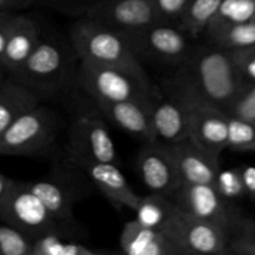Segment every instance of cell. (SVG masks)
I'll list each match as a JSON object with an SVG mask.
<instances>
[{
	"instance_id": "484cf974",
	"label": "cell",
	"mask_w": 255,
	"mask_h": 255,
	"mask_svg": "<svg viewBox=\"0 0 255 255\" xmlns=\"http://www.w3.org/2000/svg\"><path fill=\"white\" fill-rule=\"evenodd\" d=\"M253 19H255V0H222L208 27L237 24Z\"/></svg>"
},
{
	"instance_id": "ba28073f",
	"label": "cell",
	"mask_w": 255,
	"mask_h": 255,
	"mask_svg": "<svg viewBox=\"0 0 255 255\" xmlns=\"http://www.w3.org/2000/svg\"><path fill=\"white\" fill-rule=\"evenodd\" d=\"M124 35L138 56L144 55L168 64L181 65L194 50L191 37L177 25L166 21H156L143 29Z\"/></svg>"
},
{
	"instance_id": "4dcf8cb0",
	"label": "cell",
	"mask_w": 255,
	"mask_h": 255,
	"mask_svg": "<svg viewBox=\"0 0 255 255\" xmlns=\"http://www.w3.org/2000/svg\"><path fill=\"white\" fill-rule=\"evenodd\" d=\"M226 112L231 116L255 122V84H244Z\"/></svg>"
},
{
	"instance_id": "8fae6325",
	"label": "cell",
	"mask_w": 255,
	"mask_h": 255,
	"mask_svg": "<svg viewBox=\"0 0 255 255\" xmlns=\"http://www.w3.org/2000/svg\"><path fill=\"white\" fill-rule=\"evenodd\" d=\"M86 17L122 34L161 21L153 0H100L89 7Z\"/></svg>"
},
{
	"instance_id": "603a6c76",
	"label": "cell",
	"mask_w": 255,
	"mask_h": 255,
	"mask_svg": "<svg viewBox=\"0 0 255 255\" xmlns=\"http://www.w3.org/2000/svg\"><path fill=\"white\" fill-rule=\"evenodd\" d=\"M177 211V204L169 197L158 193L141 197L134 213V221L147 228L163 232Z\"/></svg>"
},
{
	"instance_id": "ffe728a7",
	"label": "cell",
	"mask_w": 255,
	"mask_h": 255,
	"mask_svg": "<svg viewBox=\"0 0 255 255\" xmlns=\"http://www.w3.org/2000/svg\"><path fill=\"white\" fill-rule=\"evenodd\" d=\"M27 184L57 221L66 226L71 224L76 194L69 184L54 178L36 179Z\"/></svg>"
},
{
	"instance_id": "8d00e7d4",
	"label": "cell",
	"mask_w": 255,
	"mask_h": 255,
	"mask_svg": "<svg viewBox=\"0 0 255 255\" xmlns=\"http://www.w3.org/2000/svg\"><path fill=\"white\" fill-rule=\"evenodd\" d=\"M24 1H29V0H0V11H2V10H9L10 7L21 4Z\"/></svg>"
},
{
	"instance_id": "7a4b0ae2",
	"label": "cell",
	"mask_w": 255,
	"mask_h": 255,
	"mask_svg": "<svg viewBox=\"0 0 255 255\" xmlns=\"http://www.w3.org/2000/svg\"><path fill=\"white\" fill-rule=\"evenodd\" d=\"M71 41L80 60L146 74L128 39L106 25L85 17L72 26Z\"/></svg>"
},
{
	"instance_id": "9c48e42d",
	"label": "cell",
	"mask_w": 255,
	"mask_h": 255,
	"mask_svg": "<svg viewBox=\"0 0 255 255\" xmlns=\"http://www.w3.org/2000/svg\"><path fill=\"white\" fill-rule=\"evenodd\" d=\"M67 57L64 47L51 39H40L19 71L12 77L32 91H50L66 76Z\"/></svg>"
},
{
	"instance_id": "74e56055",
	"label": "cell",
	"mask_w": 255,
	"mask_h": 255,
	"mask_svg": "<svg viewBox=\"0 0 255 255\" xmlns=\"http://www.w3.org/2000/svg\"><path fill=\"white\" fill-rule=\"evenodd\" d=\"M5 72H6V71H5V70L2 69L1 66H0V85H1V82L4 81V79H5Z\"/></svg>"
},
{
	"instance_id": "5bb4252c",
	"label": "cell",
	"mask_w": 255,
	"mask_h": 255,
	"mask_svg": "<svg viewBox=\"0 0 255 255\" xmlns=\"http://www.w3.org/2000/svg\"><path fill=\"white\" fill-rule=\"evenodd\" d=\"M70 161L86 174L105 198L109 199L117 209H136L141 197L132 189L116 163L91 161L80 157H70Z\"/></svg>"
},
{
	"instance_id": "3957f363",
	"label": "cell",
	"mask_w": 255,
	"mask_h": 255,
	"mask_svg": "<svg viewBox=\"0 0 255 255\" xmlns=\"http://www.w3.org/2000/svg\"><path fill=\"white\" fill-rule=\"evenodd\" d=\"M77 76L80 85L95 102L148 100L158 91L147 74H138L114 65L81 60Z\"/></svg>"
},
{
	"instance_id": "83f0119b",
	"label": "cell",
	"mask_w": 255,
	"mask_h": 255,
	"mask_svg": "<svg viewBox=\"0 0 255 255\" xmlns=\"http://www.w3.org/2000/svg\"><path fill=\"white\" fill-rule=\"evenodd\" d=\"M227 254L255 255V221L242 217L229 236Z\"/></svg>"
},
{
	"instance_id": "30bf717a",
	"label": "cell",
	"mask_w": 255,
	"mask_h": 255,
	"mask_svg": "<svg viewBox=\"0 0 255 255\" xmlns=\"http://www.w3.org/2000/svg\"><path fill=\"white\" fill-rule=\"evenodd\" d=\"M176 92L188 106V138L212 156L219 158L227 148L228 114L212 105L197 101L192 97Z\"/></svg>"
},
{
	"instance_id": "9a60e30c",
	"label": "cell",
	"mask_w": 255,
	"mask_h": 255,
	"mask_svg": "<svg viewBox=\"0 0 255 255\" xmlns=\"http://www.w3.org/2000/svg\"><path fill=\"white\" fill-rule=\"evenodd\" d=\"M149 104L157 141L172 144L188 138V106L176 92L166 86L152 96Z\"/></svg>"
},
{
	"instance_id": "f1b7e54d",
	"label": "cell",
	"mask_w": 255,
	"mask_h": 255,
	"mask_svg": "<svg viewBox=\"0 0 255 255\" xmlns=\"http://www.w3.org/2000/svg\"><path fill=\"white\" fill-rule=\"evenodd\" d=\"M32 238L19 229L0 224V255H31Z\"/></svg>"
},
{
	"instance_id": "ac0fdd59",
	"label": "cell",
	"mask_w": 255,
	"mask_h": 255,
	"mask_svg": "<svg viewBox=\"0 0 255 255\" xmlns=\"http://www.w3.org/2000/svg\"><path fill=\"white\" fill-rule=\"evenodd\" d=\"M40 39L41 36L39 27L31 17L26 15H15L1 59L2 69L14 76L35 49Z\"/></svg>"
},
{
	"instance_id": "e575fe53",
	"label": "cell",
	"mask_w": 255,
	"mask_h": 255,
	"mask_svg": "<svg viewBox=\"0 0 255 255\" xmlns=\"http://www.w3.org/2000/svg\"><path fill=\"white\" fill-rule=\"evenodd\" d=\"M241 172L246 197H248L251 201L255 202V166L242 164Z\"/></svg>"
},
{
	"instance_id": "d4e9b609",
	"label": "cell",
	"mask_w": 255,
	"mask_h": 255,
	"mask_svg": "<svg viewBox=\"0 0 255 255\" xmlns=\"http://www.w3.org/2000/svg\"><path fill=\"white\" fill-rule=\"evenodd\" d=\"M111 252L85 246L79 242L65 241L61 234L50 233L32 239L31 255H102Z\"/></svg>"
},
{
	"instance_id": "d590c367",
	"label": "cell",
	"mask_w": 255,
	"mask_h": 255,
	"mask_svg": "<svg viewBox=\"0 0 255 255\" xmlns=\"http://www.w3.org/2000/svg\"><path fill=\"white\" fill-rule=\"evenodd\" d=\"M12 181L14 179H10L9 177L4 176L2 173H0V203L4 201V198L6 197L7 192H9L10 187H11Z\"/></svg>"
},
{
	"instance_id": "44dd1931",
	"label": "cell",
	"mask_w": 255,
	"mask_h": 255,
	"mask_svg": "<svg viewBox=\"0 0 255 255\" xmlns=\"http://www.w3.org/2000/svg\"><path fill=\"white\" fill-rule=\"evenodd\" d=\"M39 105V97L15 77L7 79L0 85V134L27 110Z\"/></svg>"
},
{
	"instance_id": "d6a6232c",
	"label": "cell",
	"mask_w": 255,
	"mask_h": 255,
	"mask_svg": "<svg viewBox=\"0 0 255 255\" xmlns=\"http://www.w3.org/2000/svg\"><path fill=\"white\" fill-rule=\"evenodd\" d=\"M161 21L177 25L189 0H153Z\"/></svg>"
},
{
	"instance_id": "5b68a950",
	"label": "cell",
	"mask_w": 255,
	"mask_h": 255,
	"mask_svg": "<svg viewBox=\"0 0 255 255\" xmlns=\"http://www.w3.org/2000/svg\"><path fill=\"white\" fill-rule=\"evenodd\" d=\"M57 127L56 115L36 105L0 134V156H31L47 151L56 138Z\"/></svg>"
},
{
	"instance_id": "f546056e",
	"label": "cell",
	"mask_w": 255,
	"mask_h": 255,
	"mask_svg": "<svg viewBox=\"0 0 255 255\" xmlns=\"http://www.w3.org/2000/svg\"><path fill=\"white\" fill-rule=\"evenodd\" d=\"M213 186L226 201L234 202L246 197L241 166L228 169H219Z\"/></svg>"
},
{
	"instance_id": "277c9868",
	"label": "cell",
	"mask_w": 255,
	"mask_h": 255,
	"mask_svg": "<svg viewBox=\"0 0 255 255\" xmlns=\"http://www.w3.org/2000/svg\"><path fill=\"white\" fill-rule=\"evenodd\" d=\"M0 219L35 239L44 234H64L69 226L57 221L27 182L12 181L4 201L0 203Z\"/></svg>"
},
{
	"instance_id": "836d02e7",
	"label": "cell",
	"mask_w": 255,
	"mask_h": 255,
	"mask_svg": "<svg viewBox=\"0 0 255 255\" xmlns=\"http://www.w3.org/2000/svg\"><path fill=\"white\" fill-rule=\"evenodd\" d=\"M15 15L16 14H12L9 10H2V11H0V66H1L2 55H4L7 36H9L10 30H11Z\"/></svg>"
},
{
	"instance_id": "2e32d148",
	"label": "cell",
	"mask_w": 255,
	"mask_h": 255,
	"mask_svg": "<svg viewBox=\"0 0 255 255\" xmlns=\"http://www.w3.org/2000/svg\"><path fill=\"white\" fill-rule=\"evenodd\" d=\"M152 99V97H151ZM151 99L96 102L97 107L117 128L144 142L157 141L151 119Z\"/></svg>"
},
{
	"instance_id": "7c38bea8",
	"label": "cell",
	"mask_w": 255,
	"mask_h": 255,
	"mask_svg": "<svg viewBox=\"0 0 255 255\" xmlns=\"http://www.w3.org/2000/svg\"><path fill=\"white\" fill-rule=\"evenodd\" d=\"M70 157L99 162H117V149L109 127L95 115H81L72 124L69 142Z\"/></svg>"
},
{
	"instance_id": "e0dca14e",
	"label": "cell",
	"mask_w": 255,
	"mask_h": 255,
	"mask_svg": "<svg viewBox=\"0 0 255 255\" xmlns=\"http://www.w3.org/2000/svg\"><path fill=\"white\" fill-rule=\"evenodd\" d=\"M182 183H212L218 174L219 158L202 149L189 138L167 144Z\"/></svg>"
},
{
	"instance_id": "cb8c5ba5",
	"label": "cell",
	"mask_w": 255,
	"mask_h": 255,
	"mask_svg": "<svg viewBox=\"0 0 255 255\" xmlns=\"http://www.w3.org/2000/svg\"><path fill=\"white\" fill-rule=\"evenodd\" d=\"M222 0H189L177 26L189 37L204 34L213 20Z\"/></svg>"
},
{
	"instance_id": "4fadbf2b",
	"label": "cell",
	"mask_w": 255,
	"mask_h": 255,
	"mask_svg": "<svg viewBox=\"0 0 255 255\" xmlns=\"http://www.w3.org/2000/svg\"><path fill=\"white\" fill-rule=\"evenodd\" d=\"M137 169L144 186L151 193L171 198L182 184L168 146L163 142H144L137 154Z\"/></svg>"
},
{
	"instance_id": "d6986e66",
	"label": "cell",
	"mask_w": 255,
	"mask_h": 255,
	"mask_svg": "<svg viewBox=\"0 0 255 255\" xmlns=\"http://www.w3.org/2000/svg\"><path fill=\"white\" fill-rule=\"evenodd\" d=\"M120 247L127 255H182L162 232L147 228L134 219L122 228Z\"/></svg>"
},
{
	"instance_id": "7402d4cb",
	"label": "cell",
	"mask_w": 255,
	"mask_h": 255,
	"mask_svg": "<svg viewBox=\"0 0 255 255\" xmlns=\"http://www.w3.org/2000/svg\"><path fill=\"white\" fill-rule=\"evenodd\" d=\"M212 45L228 51L255 46V19L237 24L209 26L204 31Z\"/></svg>"
},
{
	"instance_id": "6da1fadb",
	"label": "cell",
	"mask_w": 255,
	"mask_h": 255,
	"mask_svg": "<svg viewBox=\"0 0 255 255\" xmlns=\"http://www.w3.org/2000/svg\"><path fill=\"white\" fill-rule=\"evenodd\" d=\"M167 85L179 94L227 111L244 81L232 51L211 45L194 47Z\"/></svg>"
},
{
	"instance_id": "52a82bcc",
	"label": "cell",
	"mask_w": 255,
	"mask_h": 255,
	"mask_svg": "<svg viewBox=\"0 0 255 255\" xmlns=\"http://www.w3.org/2000/svg\"><path fill=\"white\" fill-rule=\"evenodd\" d=\"M171 199L184 213L216 224L229 236L242 219L232 202L226 201L212 183H182Z\"/></svg>"
},
{
	"instance_id": "8992f818",
	"label": "cell",
	"mask_w": 255,
	"mask_h": 255,
	"mask_svg": "<svg viewBox=\"0 0 255 255\" xmlns=\"http://www.w3.org/2000/svg\"><path fill=\"white\" fill-rule=\"evenodd\" d=\"M182 255H226L229 234L218 226L194 218L177 207L173 217L162 232Z\"/></svg>"
},
{
	"instance_id": "4316f807",
	"label": "cell",
	"mask_w": 255,
	"mask_h": 255,
	"mask_svg": "<svg viewBox=\"0 0 255 255\" xmlns=\"http://www.w3.org/2000/svg\"><path fill=\"white\" fill-rule=\"evenodd\" d=\"M227 148L236 152H255V122L228 115Z\"/></svg>"
},
{
	"instance_id": "1f68e13d",
	"label": "cell",
	"mask_w": 255,
	"mask_h": 255,
	"mask_svg": "<svg viewBox=\"0 0 255 255\" xmlns=\"http://www.w3.org/2000/svg\"><path fill=\"white\" fill-rule=\"evenodd\" d=\"M244 84H255V46L232 51Z\"/></svg>"
}]
</instances>
